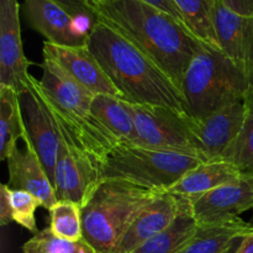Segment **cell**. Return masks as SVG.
Listing matches in <instances>:
<instances>
[{"instance_id": "obj_1", "label": "cell", "mask_w": 253, "mask_h": 253, "mask_svg": "<svg viewBox=\"0 0 253 253\" xmlns=\"http://www.w3.org/2000/svg\"><path fill=\"white\" fill-rule=\"evenodd\" d=\"M96 20L152 59L180 89L203 41L184 22L141 0H106L94 7Z\"/></svg>"}, {"instance_id": "obj_2", "label": "cell", "mask_w": 253, "mask_h": 253, "mask_svg": "<svg viewBox=\"0 0 253 253\" xmlns=\"http://www.w3.org/2000/svg\"><path fill=\"white\" fill-rule=\"evenodd\" d=\"M86 47L124 100L163 106L187 115L184 98L177 84L152 59L108 25L96 20Z\"/></svg>"}, {"instance_id": "obj_3", "label": "cell", "mask_w": 253, "mask_h": 253, "mask_svg": "<svg viewBox=\"0 0 253 253\" xmlns=\"http://www.w3.org/2000/svg\"><path fill=\"white\" fill-rule=\"evenodd\" d=\"M32 83L51 113L62 141L71 150L84 153L103 166L120 140L91 113L94 94L44 54L42 78L39 81L32 76Z\"/></svg>"}, {"instance_id": "obj_4", "label": "cell", "mask_w": 253, "mask_h": 253, "mask_svg": "<svg viewBox=\"0 0 253 253\" xmlns=\"http://www.w3.org/2000/svg\"><path fill=\"white\" fill-rule=\"evenodd\" d=\"M249 76L220 48L202 42L180 84L185 113L204 119L219 109L245 100L252 89Z\"/></svg>"}, {"instance_id": "obj_5", "label": "cell", "mask_w": 253, "mask_h": 253, "mask_svg": "<svg viewBox=\"0 0 253 253\" xmlns=\"http://www.w3.org/2000/svg\"><path fill=\"white\" fill-rule=\"evenodd\" d=\"M162 193L126 180H103L82 209L83 239L96 253H113L136 217Z\"/></svg>"}, {"instance_id": "obj_6", "label": "cell", "mask_w": 253, "mask_h": 253, "mask_svg": "<svg viewBox=\"0 0 253 253\" xmlns=\"http://www.w3.org/2000/svg\"><path fill=\"white\" fill-rule=\"evenodd\" d=\"M204 163L194 156L120 141L106 156L101 178L126 180L167 192L187 172Z\"/></svg>"}, {"instance_id": "obj_7", "label": "cell", "mask_w": 253, "mask_h": 253, "mask_svg": "<svg viewBox=\"0 0 253 253\" xmlns=\"http://www.w3.org/2000/svg\"><path fill=\"white\" fill-rule=\"evenodd\" d=\"M245 116L246 99L229 104L204 119L184 116L192 142L203 162L225 160L241 133Z\"/></svg>"}, {"instance_id": "obj_8", "label": "cell", "mask_w": 253, "mask_h": 253, "mask_svg": "<svg viewBox=\"0 0 253 253\" xmlns=\"http://www.w3.org/2000/svg\"><path fill=\"white\" fill-rule=\"evenodd\" d=\"M136 145L174 151L200 158L190 138L184 116L168 108L132 104Z\"/></svg>"}, {"instance_id": "obj_9", "label": "cell", "mask_w": 253, "mask_h": 253, "mask_svg": "<svg viewBox=\"0 0 253 253\" xmlns=\"http://www.w3.org/2000/svg\"><path fill=\"white\" fill-rule=\"evenodd\" d=\"M101 182L100 163L84 153L72 151L59 137V151L54 170L57 200L76 203L83 209Z\"/></svg>"}, {"instance_id": "obj_10", "label": "cell", "mask_w": 253, "mask_h": 253, "mask_svg": "<svg viewBox=\"0 0 253 253\" xmlns=\"http://www.w3.org/2000/svg\"><path fill=\"white\" fill-rule=\"evenodd\" d=\"M30 62L24 53L17 0H0V85L17 94L29 89Z\"/></svg>"}, {"instance_id": "obj_11", "label": "cell", "mask_w": 253, "mask_h": 253, "mask_svg": "<svg viewBox=\"0 0 253 253\" xmlns=\"http://www.w3.org/2000/svg\"><path fill=\"white\" fill-rule=\"evenodd\" d=\"M190 203L198 226L237 219L253 209V174L242 173L239 179L190 200Z\"/></svg>"}, {"instance_id": "obj_12", "label": "cell", "mask_w": 253, "mask_h": 253, "mask_svg": "<svg viewBox=\"0 0 253 253\" xmlns=\"http://www.w3.org/2000/svg\"><path fill=\"white\" fill-rule=\"evenodd\" d=\"M27 138L36 151L42 166L54 188V170L59 151V136L56 124L41 95L30 79V86L20 94Z\"/></svg>"}, {"instance_id": "obj_13", "label": "cell", "mask_w": 253, "mask_h": 253, "mask_svg": "<svg viewBox=\"0 0 253 253\" xmlns=\"http://www.w3.org/2000/svg\"><path fill=\"white\" fill-rule=\"evenodd\" d=\"M42 52L44 56L51 57L56 61L74 81L94 95L108 94L123 99L120 91L116 89L98 59L86 46H57L44 41Z\"/></svg>"}, {"instance_id": "obj_14", "label": "cell", "mask_w": 253, "mask_h": 253, "mask_svg": "<svg viewBox=\"0 0 253 253\" xmlns=\"http://www.w3.org/2000/svg\"><path fill=\"white\" fill-rule=\"evenodd\" d=\"M22 11L29 26L40 32L46 42L68 47L88 43L77 31L74 16L52 0H24Z\"/></svg>"}, {"instance_id": "obj_15", "label": "cell", "mask_w": 253, "mask_h": 253, "mask_svg": "<svg viewBox=\"0 0 253 253\" xmlns=\"http://www.w3.org/2000/svg\"><path fill=\"white\" fill-rule=\"evenodd\" d=\"M215 26L220 49L244 69L253 85V16L231 11L217 0Z\"/></svg>"}, {"instance_id": "obj_16", "label": "cell", "mask_w": 253, "mask_h": 253, "mask_svg": "<svg viewBox=\"0 0 253 253\" xmlns=\"http://www.w3.org/2000/svg\"><path fill=\"white\" fill-rule=\"evenodd\" d=\"M25 148H15L7 158L9 187L12 189L26 190L39 198L44 209L49 210L57 204V197L51 180L32 147L29 138L24 140Z\"/></svg>"}, {"instance_id": "obj_17", "label": "cell", "mask_w": 253, "mask_h": 253, "mask_svg": "<svg viewBox=\"0 0 253 253\" xmlns=\"http://www.w3.org/2000/svg\"><path fill=\"white\" fill-rule=\"evenodd\" d=\"M179 212V198L165 192L131 224L113 253H133L146 241L165 231Z\"/></svg>"}, {"instance_id": "obj_18", "label": "cell", "mask_w": 253, "mask_h": 253, "mask_svg": "<svg viewBox=\"0 0 253 253\" xmlns=\"http://www.w3.org/2000/svg\"><path fill=\"white\" fill-rule=\"evenodd\" d=\"M241 175V169L229 161L202 163L185 173L167 192L194 200L221 185L239 179Z\"/></svg>"}, {"instance_id": "obj_19", "label": "cell", "mask_w": 253, "mask_h": 253, "mask_svg": "<svg viewBox=\"0 0 253 253\" xmlns=\"http://www.w3.org/2000/svg\"><path fill=\"white\" fill-rule=\"evenodd\" d=\"M253 234V222L241 217L222 224L198 226L183 253H230L244 237Z\"/></svg>"}, {"instance_id": "obj_20", "label": "cell", "mask_w": 253, "mask_h": 253, "mask_svg": "<svg viewBox=\"0 0 253 253\" xmlns=\"http://www.w3.org/2000/svg\"><path fill=\"white\" fill-rule=\"evenodd\" d=\"M177 197V195H175ZM179 198V212L169 227L146 241L133 253H183L195 235L198 224L193 214L192 203Z\"/></svg>"}, {"instance_id": "obj_21", "label": "cell", "mask_w": 253, "mask_h": 253, "mask_svg": "<svg viewBox=\"0 0 253 253\" xmlns=\"http://www.w3.org/2000/svg\"><path fill=\"white\" fill-rule=\"evenodd\" d=\"M90 109L93 115L120 141L136 142L135 119L131 103L108 94H95Z\"/></svg>"}, {"instance_id": "obj_22", "label": "cell", "mask_w": 253, "mask_h": 253, "mask_svg": "<svg viewBox=\"0 0 253 253\" xmlns=\"http://www.w3.org/2000/svg\"><path fill=\"white\" fill-rule=\"evenodd\" d=\"M27 137L20 95L10 86L0 85V158L6 161Z\"/></svg>"}, {"instance_id": "obj_23", "label": "cell", "mask_w": 253, "mask_h": 253, "mask_svg": "<svg viewBox=\"0 0 253 253\" xmlns=\"http://www.w3.org/2000/svg\"><path fill=\"white\" fill-rule=\"evenodd\" d=\"M174 2L192 34L200 41L220 48L215 26L217 0H174Z\"/></svg>"}, {"instance_id": "obj_24", "label": "cell", "mask_w": 253, "mask_h": 253, "mask_svg": "<svg viewBox=\"0 0 253 253\" xmlns=\"http://www.w3.org/2000/svg\"><path fill=\"white\" fill-rule=\"evenodd\" d=\"M49 215L51 224L48 227L52 234L69 241L83 240V219L79 205L66 200L57 202L49 210Z\"/></svg>"}, {"instance_id": "obj_25", "label": "cell", "mask_w": 253, "mask_h": 253, "mask_svg": "<svg viewBox=\"0 0 253 253\" xmlns=\"http://www.w3.org/2000/svg\"><path fill=\"white\" fill-rule=\"evenodd\" d=\"M224 161L234 163L242 173L253 174V86L246 96V116L241 133Z\"/></svg>"}, {"instance_id": "obj_26", "label": "cell", "mask_w": 253, "mask_h": 253, "mask_svg": "<svg viewBox=\"0 0 253 253\" xmlns=\"http://www.w3.org/2000/svg\"><path fill=\"white\" fill-rule=\"evenodd\" d=\"M21 250L22 253H96L84 239L81 241L61 239L52 234L49 227L35 234Z\"/></svg>"}, {"instance_id": "obj_27", "label": "cell", "mask_w": 253, "mask_h": 253, "mask_svg": "<svg viewBox=\"0 0 253 253\" xmlns=\"http://www.w3.org/2000/svg\"><path fill=\"white\" fill-rule=\"evenodd\" d=\"M1 188L5 190L9 200L12 221L26 229L27 231L37 234L39 230L35 212L37 208L43 207L41 200L26 190L12 189L7 184H2Z\"/></svg>"}, {"instance_id": "obj_28", "label": "cell", "mask_w": 253, "mask_h": 253, "mask_svg": "<svg viewBox=\"0 0 253 253\" xmlns=\"http://www.w3.org/2000/svg\"><path fill=\"white\" fill-rule=\"evenodd\" d=\"M52 1L57 2L61 5L64 10L69 12L72 16H90L96 17L94 10L86 4L84 0H52Z\"/></svg>"}, {"instance_id": "obj_29", "label": "cell", "mask_w": 253, "mask_h": 253, "mask_svg": "<svg viewBox=\"0 0 253 253\" xmlns=\"http://www.w3.org/2000/svg\"><path fill=\"white\" fill-rule=\"evenodd\" d=\"M231 11L245 16H253V0H219Z\"/></svg>"}, {"instance_id": "obj_30", "label": "cell", "mask_w": 253, "mask_h": 253, "mask_svg": "<svg viewBox=\"0 0 253 253\" xmlns=\"http://www.w3.org/2000/svg\"><path fill=\"white\" fill-rule=\"evenodd\" d=\"M141 1L146 2V4L148 5H152V6L157 7V9L169 14L170 16L175 17V19H178L179 21L184 22L183 21L182 14H180L179 9H178V6L175 5L174 0H141Z\"/></svg>"}, {"instance_id": "obj_31", "label": "cell", "mask_w": 253, "mask_h": 253, "mask_svg": "<svg viewBox=\"0 0 253 253\" xmlns=\"http://www.w3.org/2000/svg\"><path fill=\"white\" fill-rule=\"evenodd\" d=\"M11 210H10L9 200H7L6 193L2 188H0V224L1 226H6V225L11 224Z\"/></svg>"}, {"instance_id": "obj_32", "label": "cell", "mask_w": 253, "mask_h": 253, "mask_svg": "<svg viewBox=\"0 0 253 253\" xmlns=\"http://www.w3.org/2000/svg\"><path fill=\"white\" fill-rule=\"evenodd\" d=\"M236 253H253V234L244 237L240 241Z\"/></svg>"}, {"instance_id": "obj_33", "label": "cell", "mask_w": 253, "mask_h": 253, "mask_svg": "<svg viewBox=\"0 0 253 253\" xmlns=\"http://www.w3.org/2000/svg\"><path fill=\"white\" fill-rule=\"evenodd\" d=\"M84 1H85L86 4H88L89 6L94 10V7H95L96 5L100 4V2H103V1H106V0H84Z\"/></svg>"}, {"instance_id": "obj_34", "label": "cell", "mask_w": 253, "mask_h": 253, "mask_svg": "<svg viewBox=\"0 0 253 253\" xmlns=\"http://www.w3.org/2000/svg\"><path fill=\"white\" fill-rule=\"evenodd\" d=\"M241 240H242V239H241ZM241 240H240V241H241ZM240 241L237 242L236 245H235V246H234V249L231 250V252H230V253H236V251H237V247H239V245H240Z\"/></svg>"}]
</instances>
